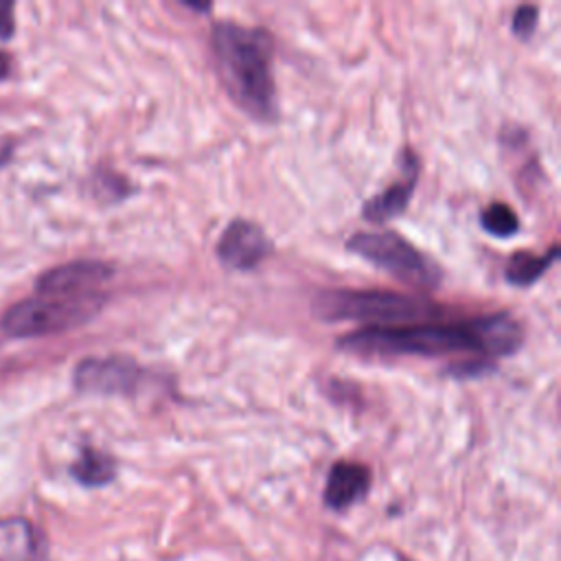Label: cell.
I'll use <instances>...</instances> for the list:
<instances>
[{
  "instance_id": "obj_16",
  "label": "cell",
  "mask_w": 561,
  "mask_h": 561,
  "mask_svg": "<svg viewBox=\"0 0 561 561\" xmlns=\"http://www.w3.org/2000/svg\"><path fill=\"white\" fill-rule=\"evenodd\" d=\"M13 33V2L0 0V39L11 37Z\"/></svg>"
},
{
  "instance_id": "obj_3",
  "label": "cell",
  "mask_w": 561,
  "mask_h": 561,
  "mask_svg": "<svg viewBox=\"0 0 561 561\" xmlns=\"http://www.w3.org/2000/svg\"><path fill=\"white\" fill-rule=\"evenodd\" d=\"M311 313L322 322L353 320L368 324V329H381L434 318L436 305L388 289H324L313 296Z\"/></svg>"
},
{
  "instance_id": "obj_11",
  "label": "cell",
  "mask_w": 561,
  "mask_h": 561,
  "mask_svg": "<svg viewBox=\"0 0 561 561\" xmlns=\"http://www.w3.org/2000/svg\"><path fill=\"white\" fill-rule=\"evenodd\" d=\"M44 543L24 517H0V561H42Z\"/></svg>"
},
{
  "instance_id": "obj_15",
  "label": "cell",
  "mask_w": 561,
  "mask_h": 561,
  "mask_svg": "<svg viewBox=\"0 0 561 561\" xmlns=\"http://www.w3.org/2000/svg\"><path fill=\"white\" fill-rule=\"evenodd\" d=\"M537 20H539V9L535 4L517 7V11L513 15V33L519 39H528L537 28Z\"/></svg>"
},
{
  "instance_id": "obj_8",
  "label": "cell",
  "mask_w": 561,
  "mask_h": 561,
  "mask_svg": "<svg viewBox=\"0 0 561 561\" xmlns=\"http://www.w3.org/2000/svg\"><path fill=\"white\" fill-rule=\"evenodd\" d=\"M272 252L267 234L252 221L234 219L217 241V256L230 270H252Z\"/></svg>"
},
{
  "instance_id": "obj_14",
  "label": "cell",
  "mask_w": 561,
  "mask_h": 561,
  "mask_svg": "<svg viewBox=\"0 0 561 561\" xmlns=\"http://www.w3.org/2000/svg\"><path fill=\"white\" fill-rule=\"evenodd\" d=\"M480 224L489 234H493L497 239L513 237L519 228V219H517L515 210L504 202H493V204L484 206L480 213Z\"/></svg>"
},
{
  "instance_id": "obj_13",
  "label": "cell",
  "mask_w": 561,
  "mask_h": 561,
  "mask_svg": "<svg viewBox=\"0 0 561 561\" xmlns=\"http://www.w3.org/2000/svg\"><path fill=\"white\" fill-rule=\"evenodd\" d=\"M559 256V248L552 245L546 254H530V252H515L511 259H508V265H506V280L511 285H517V287H526V285H533L552 263L554 259Z\"/></svg>"
},
{
  "instance_id": "obj_4",
  "label": "cell",
  "mask_w": 561,
  "mask_h": 561,
  "mask_svg": "<svg viewBox=\"0 0 561 561\" xmlns=\"http://www.w3.org/2000/svg\"><path fill=\"white\" fill-rule=\"evenodd\" d=\"M101 294L85 296H35L11 305L2 316L4 333L13 337H39L70 331L99 313Z\"/></svg>"
},
{
  "instance_id": "obj_17",
  "label": "cell",
  "mask_w": 561,
  "mask_h": 561,
  "mask_svg": "<svg viewBox=\"0 0 561 561\" xmlns=\"http://www.w3.org/2000/svg\"><path fill=\"white\" fill-rule=\"evenodd\" d=\"M7 70H9V59L4 53H0V79L7 75Z\"/></svg>"
},
{
  "instance_id": "obj_6",
  "label": "cell",
  "mask_w": 561,
  "mask_h": 561,
  "mask_svg": "<svg viewBox=\"0 0 561 561\" xmlns=\"http://www.w3.org/2000/svg\"><path fill=\"white\" fill-rule=\"evenodd\" d=\"M75 388L92 394H129L140 381V366L125 355L85 357L72 375Z\"/></svg>"
},
{
  "instance_id": "obj_9",
  "label": "cell",
  "mask_w": 561,
  "mask_h": 561,
  "mask_svg": "<svg viewBox=\"0 0 561 561\" xmlns=\"http://www.w3.org/2000/svg\"><path fill=\"white\" fill-rule=\"evenodd\" d=\"M370 489V471L362 462L337 460L327 476L324 506L331 511H346L362 502Z\"/></svg>"
},
{
  "instance_id": "obj_12",
  "label": "cell",
  "mask_w": 561,
  "mask_h": 561,
  "mask_svg": "<svg viewBox=\"0 0 561 561\" xmlns=\"http://www.w3.org/2000/svg\"><path fill=\"white\" fill-rule=\"evenodd\" d=\"M70 476L83 486L110 484L116 476V462L110 454L94 447H83L79 458L70 465Z\"/></svg>"
},
{
  "instance_id": "obj_7",
  "label": "cell",
  "mask_w": 561,
  "mask_h": 561,
  "mask_svg": "<svg viewBox=\"0 0 561 561\" xmlns=\"http://www.w3.org/2000/svg\"><path fill=\"white\" fill-rule=\"evenodd\" d=\"M114 267L105 261H72L46 270L35 280L37 296H85L96 294L94 289L110 280Z\"/></svg>"
},
{
  "instance_id": "obj_1",
  "label": "cell",
  "mask_w": 561,
  "mask_h": 561,
  "mask_svg": "<svg viewBox=\"0 0 561 561\" xmlns=\"http://www.w3.org/2000/svg\"><path fill=\"white\" fill-rule=\"evenodd\" d=\"M522 327L508 313L480 316L462 322H419L408 327L362 329L337 340V346L359 355L438 357L456 351L511 355L522 346Z\"/></svg>"
},
{
  "instance_id": "obj_5",
  "label": "cell",
  "mask_w": 561,
  "mask_h": 561,
  "mask_svg": "<svg viewBox=\"0 0 561 561\" xmlns=\"http://www.w3.org/2000/svg\"><path fill=\"white\" fill-rule=\"evenodd\" d=\"M346 248L401 283L423 289H432L440 283L438 267L408 239L392 230L355 232L346 241Z\"/></svg>"
},
{
  "instance_id": "obj_2",
  "label": "cell",
  "mask_w": 561,
  "mask_h": 561,
  "mask_svg": "<svg viewBox=\"0 0 561 561\" xmlns=\"http://www.w3.org/2000/svg\"><path fill=\"white\" fill-rule=\"evenodd\" d=\"M217 75L230 99L252 118H278L276 83L272 75V35L263 28L219 22L210 33Z\"/></svg>"
},
{
  "instance_id": "obj_18",
  "label": "cell",
  "mask_w": 561,
  "mask_h": 561,
  "mask_svg": "<svg viewBox=\"0 0 561 561\" xmlns=\"http://www.w3.org/2000/svg\"><path fill=\"white\" fill-rule=\"evenodd\" d=\"M9 158H11V149H9V147H2V149H0V167H2Z\"/></svg>"
},
{
  "instance_id": "obj_19",
  "label": "cell",
  "mask_w": 561,
  "mask_h": 561,
  "mask_svg": "<svg viewBox=\"0 0 561 561\" xmlns=\"http://www.w3.org/2000/svg\"><path fill=\"white\" fill-rule=\"evenodd\" d=\"M399 561H408V559H401V557H399Z\"/></svg>"
},
{
  "instance_id": "obj_10",
  "label": "cell",
  "mask_w": 561,
  "mask_h": 561,
  "mask_svg": "<svg viewBox=\"0 0 561 561\" xmlns=\"http://www.w3.org/2000/svg\"><path fill=\"white\" fill-rule=\"evenodd\" d=\"M401 164H403L405 175L399 182L390 184L379 195L370 197L362 206L364 219H368L373 224H383V221L399 217L408 208V204L412 199V191L416 186V178H419V162H416L414 153L405 151V160H401Z\"/></svg>"
}]
</instances>
